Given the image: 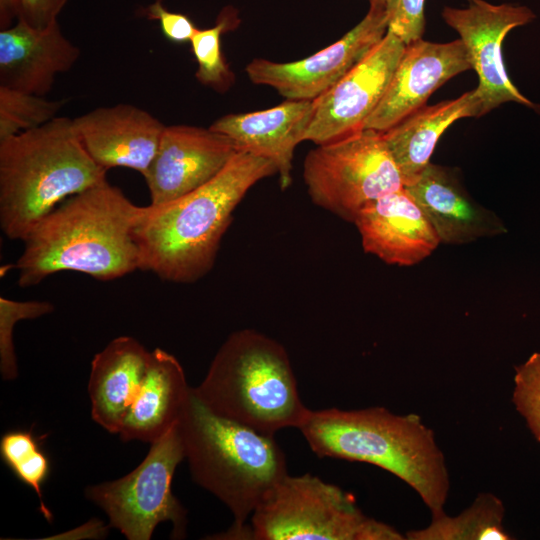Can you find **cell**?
<instances>
[{"label":"cell","mask_w":540,"mask_h":540,"mask_svg":"<svg viewBox=\"0 0 540 540\" xmlns=\"http://www.w3.org/2000/svg\"><path fill=\"white\" fill-rule=\"evenodd\" d=\"M141 206L107 179L44 216L23 240L18 284L31 287L61 271L109 281L139 270L134 226Z\"/></svg>","instance_id":"1"},{"label":"cell","mask_w":540,"mask_h":540,"mask_svg":"<svg viewBox=\"0 0 540 540\" xmlns=\"http://www.w3.org/2000/svg\"><path fill=\"white\" fill-rule=\"evenodd\" d=\"M276 173L270 160L238 151L196 190L165 204L141 206L133 230L139 270L174 283L206 275L234 209L253 185Z\"/></svg>","instance_id":"2"},{"label":"cell","mask_w":540,"mask_h":540,"mask_svg":"<svg viewBox=\"0 0 540 540\" xmlns=\"http://www.w3.org/2000/svg\"><path fill=\"white\" fill-rule=\"evenodd\" d=\"M298 429L318 457L378 466L416 491L431 514L444 511L450 489L446 460L419 415L385 407L308 409Z\"/></svg>","instance_id":"3"},{"label":"cell","mask_w":540,"mask_h":540,"mask_svg":"<svg viewBox=\"0 0 540 540\" xmlns=\"http://www.w3.org/2000/svg\"><path fill=\"white\" fill-rule=\"evenodd\" d=\"M192 479L227 506L233 525L218 539H249L246 523L272 487L287 473L274 436L211 412L193 387L180 419Z\"/></svg>","instance_id":"4"},{"label":"cell","mask_w":540,"mask_h":540,"mask_svg":"<svg viewBox=\"0 0 540 540\" xmlns=\"http://www.w3.org/2000/svg\"><path fill=\"white\" fill-rule=\"evenodd\" d=\"M83 147L73 119L49 122L0 140V226L11 240L67 198L106 180Z\"/></svg>","instance_id":"5"},{"label":"cell","mask_w":540,"mask_h":540,"mask_svg":"<svg viewBox=\"0 0 540 540\" xmlns=\"http://www.w3.org/2000/svg\"><path fill=\"white\" fill-rule=\"evenodd\" d=\"M193 392L214 414L269 436L298 428L309 409L285 348L254 329L227 337Z\"/></svg>","instance_id":"6"},{"label":"cell","mask_w":540,"mask_h":540,"mask_svg":"<svg viewBox=\"0 0 540 540\" xmlns=\"http://www.w3.org/2000/svg\"><path fill=\"white\" fill-rule=\"evenodd\" d=\"M254 540H405L396 528L366 516L352 495L311 474H286L251 516Z\"/></svg>","instance_id":"7"},{"label":"cell","mask_w":540,"mask_h":540,"mask_svg":"<svg viewBox=\"0 0 540 540\" xmlns=\"http://www.w3.org/2000/svg\"><path fill=\"white\" fill-rule=\"evenodd\" d=\"M185 459L180 421L151 443L143 461L125 476L84 489L85 497L101 508L109 527L128 540H150L161 522L173 525L171 537L186 535L187 511L172 492L177 466Z\"/></svg>","instance_id":"8"},{"label":"cell","mask_w":540,"mask_h":540,"mask_svg":"<svg viewBox=\"0 0 540 540\" xmlns=\"http://www.w3.org/2000/svg\"><path fill=\"white\" fill-rule=\"evenodd\" d=\"M303 177L316 205L352 223L366 205L404 187L383 133L368 128L310 150Z\"/></svg>","instance_id":"9"},{"label":"cell","mask_w":540,"mask_h":540,"mask_svg":"<svg viewBox=\"0 0 540 540\" xmlns=\"http://www.w3.org/2000/svg\"><path fill=\"white\" fill-rule=\"evenodd\" d=\"M386 8L366 16L338 41L301 60L279 63L253 59L245 72L254 84L274 88L289 100H314L362 61L387 33Z\"/></svg>","instance_id":"10"},{"label":"cell","mask_w":540,"mask_h":540,"mask_svg":"<svg viewBox=\"0 0 540 540\" xmlns=\"http://www.w3.org/2000/svg\"><path fill=\"white\" fill-rule=\"evenodd\" d=\"M467 1V8L445 7L442 16L460 35L471 68L477 73L479 84L475 90L481 114L505 102L535 107L509 79L502 57V43L507 33L531 22L535 14L525 6Z\"/></svg>","instance_id":"11"},{"label":"cell","mask_w":540,"mask_h":540,"mask_svg":"<svg viewBox=\"0 0 540 540\" xmlns=\"http://www.w3.org/2000/svg\"><path fill=\"white\" fill-rule=\"evenodd\" d=\"M404 49L405 43L387 31L362 61L314 99V113L304 141L320 145L364 129L384 96Z\"/></svg>","instance_id":"12"},{"label":"cell","mask_w":540,"mask_h":540,"mask_svg":"<svg viewBox=\"0 0 540 540\" xmlns=\"http://www.w3.org/2000/svg\"><path fill=\"white\" fill-rule=\"evenodd\" d=\"M237 152L227 136L210 128L165 126L143 175L150 204H165L196 190L218 175Z\"/></svg>","instance_id":"13"},{"label":"cell","mask_w":540,"mask_h":540,"mask_svg":"<svg viewBox=\"0 0 540 540\" xmlns=\"http://www.w3.org/2000/svg\"><path fill=\"white\" fill-rule=\"evenodd\" d=\"M471 68L460 39L433 43L422 38L405 45L388 88L365 128L384 132L414 113L429 96L457 74Z\"/></svg>","instance_id":"14"},{"label":"cell","mask_w":540,"mask_h":540,"mask_svg":"<svg viewBox=\"0 0 540 540\" xmlns=\"http://www.w3.org/2000/svg\"><path fill=\"white\" fill-rule=\"evenodd\" d=\"M76 133L96 164L108 170H148L165 126L148 111L132 104L98 107L73 119Z\"/></svg>","instance_id":"15"},{"label":"cell","mask_w":540,"mask_h":540,"mask_svg":"<svg viewBox=\"0 0 540 540\" xmlns=\"http://www.w3.org/2000/svg\"><path fill=\"white\" fill-rule=\"evenodd\" d=\"M354 224L364 251L390 265H415L441 243L426 213L404 187L366 205Z\"/></svg>","instance_id":"16"},{"label":"cell","mask_w":540,"mask_h":540,"mask_svg":"<svg viewBox=\"0 0 540 540\" xmlns=\"http://www.w3.org/2000/svg\"><path fill=\"white\" fill-rule=\"evenodd\" d=\"M79 56L58 20L44 28L17 20L0 29V86L45 96L56 76L70 70Z\"/></svg>","instance_id":"17"},{"label":"cell","mask_w":540,"mask_h":540,"mask_svg":"<svg viewBox=\"0 0 540 540\" xmlns=\"http://www.w3.org/2000/svg\"><path fill=\"white\" fill-rule=\"evenodd\" d=\"M314 104V100L286 99L269 109L224 115L209 128L227 136L237 151L270 160L276 167L281 188L286 189L292 182L294 151L304 141Z\"/></svg>","instance_id":"18"},{"label":"cell","mask_w":540,"mask_h":540,"mask_svg":"<svg viewBox=\"0 0 540 540\" xmlns=\"http://www.w3.org/2000/svg\"><path fill=\"white\" fill-rule=\"evenodd\" d=\"M404 188L424 210L441 243L465 244L506 232L502 220L473 201L446 168L429 163Z\"/></svg>","instance_id":"19"},{"label":"cell","mask_w":540,"mask_h":540,"mask_svg":"<svg viewBox=\"0 0 540 540\" xmlns=\"http://www.w3.org/2000/svg\"><path fill=\"white\" fill-rule=\"evenodd\" d=\"M150 351L131 336L111 340L91 361L88 393L91 417L119 434L145 376Z\"/></svg>","instance_id":"20"},{"label":"cell","mask_w":540,"mask_h":540,"mask_svg":"<svg viewBox=\"0 0 540 540\" xmlns=\"http://www.w3.org/2000/svg\"><path fill=\"white\" fill-rule=\"evenodd\" d=\"M191 388L178 359L156 348L150 357L141 387L119 432L122 441L153 443L181 419Z\"/></svg>","instance_id":"21"},{"label":"cell","mask_w":540,"mask_h":540,"mask_svg":"<svg viewBox=\"0 0 540 540\" xmlns=\"http://www.w3.org/2000/svg\"><path fill=\"white\" fill-rule=\"evenodd\" d=\"M480 116L481 103L474 89L456 99L423 106L382 132L403 185L412 183L430 163L439 138L453 122Z\"/></svg>","instance_id":"22"},{"label":"cell","mask_w":540,"mask_h":540,"mask_svg":"<svg viewBox=\"0 0 540 540\" xmlns=\"http://www.w3.org/2000/svg\"><path fill=\"white\" fill-rule=\"evenodd\" d=\"M504 516V504L496 495L480 493L458 515L431 514L428 526L409 530L405 536L407 540H511Z\"/></svg>","instance_id":"23"},{"label":"cell","mask_w":540,"mask_h":540,"mask_svg":"<svg viewBox=\"0 0 540 540\" xmlns=\"http://www.w3.org/2000/svg\"><path fill=\"white\" fill-rule=\"evenodd\" d=\"M0 455L5 465L39 498L40 512L48 522L53 514L43 500L42 487L49 477L51 464L30 430H11L0 439Z\"/></svg>","instance_id":"24"},{"label":"cell","mask_w":540,"mask_h":540,"mask_svg":"<svg viewBox=\"0 0 540 540\" xmlns=\"http://www.w3.org/2000/svg\"><path fill=\"white\" fill-rule=\"evenodd\" d=\"M236 18L229 8L224 9L216 24L207 29H197L190 43L197 62L196 79L218 92H225L234 80L221 50V37L232 28Z\"/></svg>","instance_id":"25"},{"label":"cell","mask_w":540,"mask_h":540,"mask_svg":"<svg viewBox=\"0 0 540 540\" xmlns=\"http://www.w3.org/2000/svg\"><path fill=\"white\" fill-rule=\"evenodd\" d=\"M65 103L0 86V140L49 122Z\"/></svg>","instance_id":"26"},{"label":"cell","mask_w":540,"mask_h":540,"mask_svg":"<svg viewBox=\"0 0 540 540\" xmlns=\"http://www.w3.org/2000/svg\"><path fill=\"white\" fill-rule=\"evenodd\" d=\"M54 311L48 301H16L0 297V371L4 380L18 376L13 329L20 320L36 319Z\"/></svg>","instance_id":"27"},{"label":"cell","mask_w":540,"mask_h":540,"mask_svg":"<svg viewBox=\"0 0 540 540\" xmlns=\"http://www.w3.org/2000/svg\"><path fill=\"white\" fill-rule=\"evenodd\" d=\"M511 401L540 443V351L515 367Z\"/></svg>","instance_id":"28"},{"label":"cell","mask_w":540,"mask_h":540,"mask_svg":"<svg viewBox=\"0 0 540 540\" xmlns=\"http://www.w3.org/2000/svg\"><path fill=\"white\" fill-rule=\"evenodd\" d=\"M425 0H390L386 6L387 31L405 45L422 38L425 26Z\"/></svg>","instance_id":"29"},{"label":"cell","mask_w":540,"mask_h":540,"mask_svg":"<svg viewBox=\"0 0 540 540\" xmlns=\"http://www.w3.org/2000/svg\"><path fill=\"white\" fill-rule=\"evenodd\" d=\"M143 14L159 21L163 35L174 43L190 42L198 29L188 16L169 11L160 0L147 6Z\"/></svg>","instance_id":"30"},{"label":"cell","mask_w":540,"mask_h":540,"mask_svg":"<svg viewBox=\"0 0 540 540\" xmlns=\"http://www.w3.org/2000/svg\"><path fill=\"white\" fill-rule=\"evenodd\" d=\"M70 0H15L17 20L35 28H44L58 20Z\"/></svg>","instance_id":"31"},{"label":"cell","mask_w":540,"mask_h":540,"mask_svg":"<svg viewBox=\"0 0 540 540\" xmlns=\"http://www.w3.org/2000/svg\"><path fill=\"white\" fill-rule=\"evenodd\" d=\"M17 19L15 0H0V29L8 28L13 19Z\"/></svg>","instance_id":"32"},{"label":"cell","mask_w":540,"mask_h":540,"mask_svg":"<svg viewBox=\"0 0 540 540\" xmlns=\"http://www.w3.org/2000/svg\"><path fill=\"white\" fill-rule=\"evenodd\" d=\"M390 0H369L370 7H383L386 8Z\"/></svg>","instance_id":"33"}]
</instances>
